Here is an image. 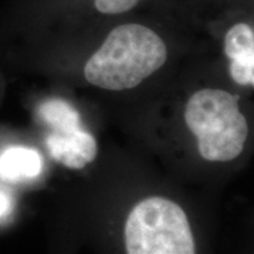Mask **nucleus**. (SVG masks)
Instances as JSON below:
<instances>
[{
  "mask_svg": "<svg viewBox=\"0 0 254 254\" xmlns=\"http://www.w3.org/2000/svg\"><path fill=\"white\" fill-rule=\"evenodd\" d=\"M43 161L37 151L12 147L0 157V177L8 182H21L39 176Z\"/></svg>",
  "mask_w": 254,
  "mask_h": 254,
  "instance_id": "6",
  "label": "nucleus"
},
{
  "mask_svg": "<svg viewBox=\"0 0 254 254\" xmlns=\"http://www.w3.org/2000/svg\"><path fill=\"white\" fill-rule=\"evenodd\" d=\"M238 95L204 88L190 97L185 122L198 138L199 153L208 161H231L240 155L249 126L238 105Z\"/></svg>",
  "mask_w": 254,
  "mask_h": 254,
  "instance_id": "2",
  "label": "nucleus"
},
{
  "mask_svg": "<svg viewBox=\"0 0 254 254\" xmlns=\"http://www.w3.org/2000/svg\"><path fill=\"white\" fill-rule=\"evenodd\" d=\"M39 117L53 131L71 132L80 128V116L74 107L60 99H51L39 107Z\"/></svg>",
  "mask_w": 254,
  "mask_h": 254,
  "instance_id": "7",
  "label": "nucleus"
},
{
  "mask_svg": "<svg viewBox=\"0 0 254 254\" xmlns=\"http://www.w3.org/2000/svg\"><path fill=\"white\" fill-rule=\"evenodd\" d=\"M9 207V200L4 193L0 190V217H2Z\"/></svg>",
  "mask_w": 254,
  "mask_h": 254,
  "instance_id": "9",
  "label": "nucleus"
},
{
  "mask_svg": "<svg viewBox=\"0 0 254 254\" xmlns=\"http://www.w3.org/2000/svg\"><path fill=\"white\" fill-rule=\"evenodd\" d=\"M166 58V45L154 31L139 24H125L111 31L88 59L85 77L105 90H129L160 68Z\"/></svg>",
  "mask_w": 254,
  "mask_h": 254,
  "instance_id": "1",
  "label": "nucleus"
},
{
  "mask_svg": "<svg viewBox=\"0 0 254 254\" xmlns=\"http://www.w3.org/2000/svg\"><path fill=\"white\" fill-rule=\"evenodd\" d=\"M46 145L53 159L75 170L92 163L98 153L95 139L80 128L65 133L53 132L46 139Z\"/></svg>",
  "mask_w": 254,
  "mask_h": 254,
  "instance_id": "4",
  "label": "nucleus"
},
{
  "mask_svg": "<svg viewBox=\"0 0 254 254\" xmlns=\"http://www.w3.org/2000/svg\"><path fill=\"white\" fill-rule=\"evenodd\" d=\"M225 53L230 58V72L240 85L254 84V33L247 24L234 25L225 38Z\"/></svg>",
  "mask_w": 254,
  "mask_h": 254,
  "instance_id": "5",
  "label": "nucleus"
},
{
  "mask_svg": "<svg viewBox=\"0 0 254 254\" xmlns=\"http://www.w3.org/2000/svg\"><path fill=\"white\" fill-rule=\"evenodd\" d=\"M129 254H192L194 239L185 212L176 202L150 198L139 202L125 226Z\"/></svg>",
  "mask_w": 254,
  "mask_h": 254,
  "instance_id": "3",
  "label": "nucleus"
},
{
  "mask_svg": "<svg viewBox=\"0 0 254 254\" xmlns=\"http://www.w3.org/2000/svg\"><path fill=\"white\" fill-rule=\"evenodd\" d=\"M140 0H95V7L101 13L119 14L129 11Z\"/></svg>",
  "mask_w": 254,
  "mask_h": 254,
  "instance_id": "8",
  "label": "nucleus"
}]
</instances>
